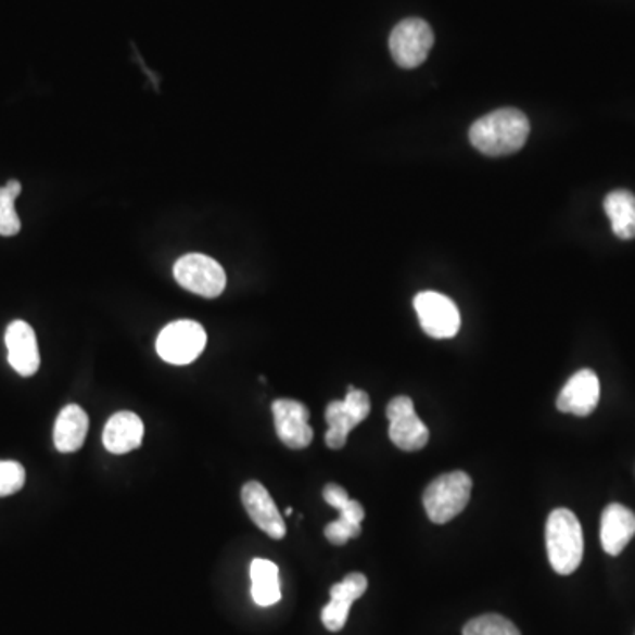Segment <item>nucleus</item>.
Instances as JSON below:
<instances>
[{"mask_svg":"<svg viewBox=\"0 0 635 635\" xmlns=\"http://www.w3.org/2000/svg\"><path fill=\"white\" fill-rule=\"evenodd\" d=\"M323 499L330 505V507L339 510V508L344 507V504L348 501L350 496L348 493H346V490L341 487V485L327 484L323 490Z\"/></svg>","mask_w":635,"mask_h":635,"instance_id":"nucleus-24","label":"nucleus"},{"mask_svg":"<svg viewBox=\"0 0 635 635\" xmlns=\"http://www.w3.org/2000/svg\"><path fill=\"white\" fill-rule=\"evenodd\" d=\"M276 433L288 448L302 450L313 443V429L309 426V409L299 401L278 399L272 403Z\"/></svg>","mask_w":635,"mask_h":635,"instance_id":"nucleus-10","label":"nucleus"},{"mask_svg":"<svg viewBox=\"0 0 635 635\" xmlns=\"http://www.w3.org/2000/svg\"><path fill=\"white\" fill-rule=\"evenodd\" d=\"M471 487H473V482L465 471H452L434 479L422 496L428 518L434 524L452 521L465 510L470 501Z\"/></svg>","mask_w":635,"mask_h":635,"instance_id":"nucleus-3","label":"nucleus"},{"mask_svg":"<svg viewBox=\"0 0 635 635\" xmlns=\"http://www.w3.org/2000/svg\"><path fill=\"white\" fill-rule=\"evenodd\" d=\"M635 535V513L625 505L606 507L600 524V542L607 555L618 556L625 550Z\"/></svg>","mask_w":635,"mask_h":635,"instance_id":"nucleus-15","label":"nucleus"},{"mask_svg":"<svg viewBox=\"0 0 635 635\" xmlns=\"http://www.w3.org/2000/svg\"><path fill=\"white\" fill-rule=\"evenodd\" d=\"M547 558L560 575L574 574L583 561V528L569 508H556L546 524Z\"/></svg>","mask_w":635,"mask_h":635,"instance_id":"nucleus-2","label":"nucleus"},{"mask_svg":"<svg viewBox=\"0 0 635 635\" xmlns=\"http://www.w3.org/2000/svg\"><path fill=\"white\" fill-rule=\"evenodd\" d=\"M530 137V120L521 110L501 109L487 113L470 127L471 145L491 157L516 154Z\"/></svg>","mask_w":635,"mask_h":635,"instance_id":"nucleus-1","label":"nucleus"},{"mask_svg":"<svg viewBox=\"0 0 635 635\" xmlns=\"http://www.w3.org/2000/svg\"><path fill=\"white\" fill-rule=\"evenodd\" d=\"M251 597L259 607H270L281 600L278 564L256 558L251 563Z\"/></svg>","mask_w":635,"mask_h":635,"instance_id":"nucleus-19","label":"nucleus"},{"mask_svg":"<svg viewBox=\"0 0 635 635\" xmlns=\"http://www.w3.org/2000/svg\"><path fill=\"white\" fill-rule=\"evenodd\" d=\"M207 344V332L193 320H179L166 325L155 341V350L165 363L188 366L194 363Z\"/></svg>","mask_w":635,"mask_h":635,"instance_id":"nucleus-4","label":"nucleus"},{"mask_svg":"<svg viewBox=\"0 0 635 635\" xmlns=\"http://www.w3.org/2000/svg\"><path fill=\"white\" fill-rule=\"evenodd\" d=\"M389 436L395 447L405 452L422 450L429 442V429L415 414L414 401L408 395H397L386 406Z\"/></svg>","mask_w":635,"mask_h":635,"instance_id":"nucleus-8","label":"nucleus"},{"mask_svg":"<svg viewBox=\"0 0 635 635\" xmlns=\"http://www.w3.org/2000/svg\"><path fill=\"white\" fill-rule=\"evenodd\" d=\"M24 485V466L16 461H0V498L18 493Z\"/></svg>","mask_w":635,"mask_h":635,"instance_id":"nucleus-22","label":"nucleus"},{"mask_svg":"<svg viewBox=\"0 0 635 635\" xmlns=\"http://www.w3.org/2000/svg\"><path fill=\"white\" fill-rule=\"evenodd\" d=\"M143 442V422L132 411L112 415L104 426L103 445L112 454H127L140 447Z\"/></svg>","mask_w":635,"mask_h":635,"instance_id":"nucleus-16","label":"nucleus"},{"mask_svg":"<svg viewBox=\"0 0 635 635\" xmlns=\"http://www.w3.org/2000/svg\"><path fill=\"white\" fill-rule=\"evenodd\" d=\"M609 221L614 236L621 240L635 239V194L626 189H618L607 194L604 200Z\"/></svg>","mask_w":635,"mask_h":635,"instance_id":"nucleus-18","label":"nucleus"},{"mask_svg":"<svg viewBox=\"0 0 635 635\" xmlns=\"http://www.w3.org/2000/svg\"><path fill=\"white\" fill-rule=\"evenodd\" d=\"M434 45L433 28L420 18H406L395 25L389 39L392 59L405 69L419 67Z\"/></svg>","mask_w":635,"mask_h":635,"instance_id":"nucleus-7","label":"nucleus"},{"mask_svg":"<svg viewBox=\"0 0 635 635\" xmlns=\"http://www.w3.org/2000/svg\"><path fill=\"white\" fill-rule=\"evenodd\" d=\"M242 504L245 512L250 513L251 521L267 533L274 541H281L287 535V524L279 508L274 504L272 496L265 490L258 480H250L242 487Z\"/></svg>","mask_w":635,"mask_h":635,"instance_id":"nucleus-11","label":"nucleus"},{"mask_svg":"<svg viewBox=\"0 0 635 635\" xmlns=\"http://www.w3.org/2000/svg\"><path fill=\"white\" fill-rule=\"evenodd\" d=\"M360 532H363L360 522H353L344 518H339L338 521L330 522L329 526L325 528L327 541L334 546H344L352 538H357Z\"/></svg>","mask_w":635,"mask_h":635,"instance_id":"nucleus-23","label":"nucleus"},{"mask_svg":"<svg viewBox=\"0 0 635 635\" xmlns=\"http://www.w3.org/2000/svg\"><path fill=\"white\" fill-rule=\"evenodd\" d=\"M293 510L292 508L288 507L287 510H284V516H292Z\"/></svg>","mask_w":635,"mask_h":635,"instance_id":"nucleus-25","label":"nucleus"},{"mask_svg":"<svg viewBox=\"0 0 635 635\" xmlns=\"http://www.w3.org/2000/svg\"><path fill=\"white\" fill-rule=\"evenodd\" d=\"M5 346L8 360L20 377H34L38 372L41 364L38 339L27 321L16 320L10 323L5 330Z\"/></svg>","mask_w":635,"mask_h":635,"instance_id":"nucleus-13","label":"nucleus"},{"mask_svg":"<svg viewBox=\"0 0 635 635\" xmlns=\"http://www.w3.org/2000/svg\"><path fill=\"white\" fill-rule=\"evenodd\" d=\"M89 433V417L78 405H67L61 409L53 428V443L62 454H73L84 447Z\"/></svg>","mask_w":635,"mask_h":635,"instance_id":"nucleus-17","label":"nucleus"},{"mask_svg":"<svg viewBox=\"0 0 635 635\" xmlns=\"http://www.w3.org/2000/svg\"><path fill=\"white\" fill-rule=\"evenodd\" d=\"M415 310L420 327L434 339H450L461 329V315L456 302L437 292H422L415 296Z\"/></svg>","mask_w":635,"mask_h":635,"instance_id":"nucleus-9","label":"nucleus"},{"mask_svg":"<svg viewBox=\"0 0 635 635\" xmlns=\"http://www.w3.org/2000/svg\"><path fill=\"white\" fill-rule=\"evenodd\" d=\"M371 414V401L364 391L348 386V394L343 401H332L325 409V419L329 423V431L325 434V443L332 450H339L346 445L348 434L358 423Z\"/></svg>","mask_w":635,"mask_h":635,"instance_id":"nucleus-5","label":"nucleus"},{"mask_svg":"<svg viewBox=\"0 0 635 635\" xmlns=\"http://www.w3.org/2000/svg\"><path fill=\"white\" fill-rule=\"evenodd\" d=\"M462 635H521V632L507 618L499 614H484V617L468 621L462 628Z\"/></svg>","mask_w":635,"mask_h":635,"instance_id":"nucleus-21","label":"nucleus"},{"mask_svg":"<svg viewBox=\"0 0 635 635\" xmlns=\"http://www.w3.org/2000/svg\"><path fill=\"white\" fill-rule=\"evenodd\" d=\"M22 193V183L18 180H10L4 188H0V236L13 237L22 228L18 214L14 208L16 198Z\"/></svg>","mask_w":635,"mask_h":635,"instance_id":"nucleus-20","label":"nucleus"},{"mask_svg":"<svg viewBox=\"0 0 635 635\" xmlns=\"http://www.w3.org/2000/svg\"><path fill=\"white\" fill-rule=\"evenodd\" d=\"M367 592V577L360 572L346 575L330 588V602L321 611V621L330 632L343 631L348 620L350 607Z\"/></svg>","mask_w":635,"mask_h":635,"instance_id":"nucleus-14","label":"nucleus"},{"mask_svg":"<svg viewBox=\"0 0 635 635\" xmlns=\"http://www.w3.org/2000/svg\"><path fill=\"white\" fill-rule=\"evenodd\" d=\"M175 281L194 295L216 299L226 288V272L216 259L205 254H186L175 264Z\"/></svg>","mask_w":635,"mask_h":635,"instance_id":"nucleus-6","label":"nucleus"},{"mask_svg":"<svg viewBox=\"0 0 635 635\" xmlns=\"http://www.w3.org/2000/svg\"><path fill=\"white\" fill-rule=\"evenodd\" d=\"M600 401V381L592 369H581L561 389L556 406L561 414L588 417Z\"/></svg>","mask_w":635,"mask_h":635,"instance_id":"nucleus-12","label":"nucleus"}]
</instances>
